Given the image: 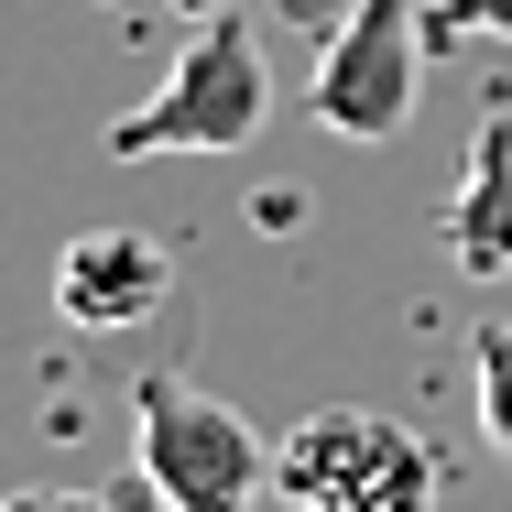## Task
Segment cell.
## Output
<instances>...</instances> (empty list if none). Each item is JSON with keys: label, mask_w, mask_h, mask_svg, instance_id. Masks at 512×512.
I'll use <instances>...</instances> for the list:
<instances>
[{"label": "cell", "mask_w": 512, "mask_h": 512, "mask_svg": "<svg viewBox=\"0 0 512 512\" xmlns=\"http://www.w3.org/2000/svg\"><path fill=\"white\" fill-rule=\"evenodd\" d=\"M273 491L295 512H436V447L371 404H338L273 436Z\"/></svg>", "instance_id": "7a4b0ae2"}, {"label": "cell", "mask_w": 512, "mask_h": 512, "mask_svg": "<svg viewBox=\"0 0 512 512\" xmlns=\"http://www.w3.org/2000/svg\"><path fill=\"white\" fill-rule=\"evenodd\" d=\"M425 33H491V44H512V0H436Z\"/></svg>", "instance_id": "ba28073f"}, {"label": "cell", "mask_w": 512, "mask_h": 512, "mask_svg": "<svg viewBox=\"0 0 512 512\" xmlns=\"http://www.w3.org/2000/svg\"><path fill=\"white\" fill-rule=\"evenodd\" d=\"M447 262L480 273V284H512V109H480L469 131V164H458V197H447Z\"/></svg>", "instance_id": "8992f818"}, {"label": "cell", "mask_w": 512, "mask_h": 512, "mask_svg": "<svg viewBox=\"0 0 512 512\" xmlns=\"http://www.w3.org/2000/svg\"><path fill=\"white\" fill-rule=\"evenodd\" d=\"M164 295H175V262L142 229H77L55 251V306L77 327H142V316H164Z\"/></svg>", "instance_id": "5b68a950"}, {"label": "cell", "mask_w": 512, "mask_h": 512, "mask_svg": "<svg viewBox=\"0 0 512 512\" xmlns=\"http://www.w3.org/2000/svg\"><path fill=\"white\" fill-rule=\"evenodd\" d=\"M414 77H425V11L414 0H349L316 44V131L338 142H393L414 120Z\"/></svg>", "instance_id": "277c9868"}, {"label": "cell", "mask_w": 512, "mask_h": 512, "mask_svg": "<svg viewBox=\"0 0 512 512\" xmlns=\"http://www.w3.org/2000/svg\"><path fill=\"white\" fill-rule=\"evenodd\" d=\"M469 404H480V436H491V458L512 469V316H491V327L469 338Z\"/></svg>", "instance_id": "52a82bcc"}, {"label": "cell", "mask_w": 512, "mask_h": 512, "mask_svg": "<svg viewBox=\"0 0 512 512\" xmlns=\"http://www.w3.org/2000/svg\"><path fill=\"white\" fill-rule=\"evenodd\" d=\"M0 512H109V502H88V491H11Z\"/></svg>", "instance_id": "9c48e42d"}, {"label": "cell", "mask_w": 512, "mask_h": 512, "mask_svg": "<svg viewBox=\"0 0 512 512\" xmlns=\"http://www.w3.org/2000/svg\"><path fill=\"white\" fill-rule=\"evenodd\" d=\"M273 131V66H262V33L251 22H207L197 44L164 66V88L109 120V153L120 164H153V153H251Z\"/></svg>", "instance_id": "6da1fadb"}, {"label": "cell", "mask_w": 512, "mask_h": 512, "mask_svg": "<svg viewBox=\"0 0 512 512\" xmlns=\"http://www.w3.org/2000/svg\"><path fill=\"white\" fill-rule=\"evenodd\" d=\"M131 447H142V491L164 512H251L273 491V447L251 436V414L197 382H142Z\"/></svg>", "instance_id": "3957f363"}]
</instances>
